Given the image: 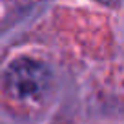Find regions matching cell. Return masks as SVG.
Instances as JSON below:
<instances>
[{"mask_svg": "<svg viewBox=\"0 0 124 124\" xmlns=\"http://www.w3.org/2000/svg\"><path fill=\"white\" fill-rule=\"evenodd\" d=\"M95 2H101V4H106V6H115L120 0H95Z\"/></svg>", "mask_w": 124, "mask_h": 124, "instance_id": "7a4b0ae2", "label": "cell"}, {"mask_svg": "<svg viewBox=\"0 0 124 124\" xmlns=\"http://www.w3.org/2000/svg\"><path fill=\"white\" fill-rule=\"evenodd\" d=\"M53 86V73L47 64L29 57L13 60L4 71V89L16 102H42Z\"/></svg>", "mask_w": 124, "mask_h": 124, "instance_id": "6da1fadb", "label": "cell"}]
</instances>
